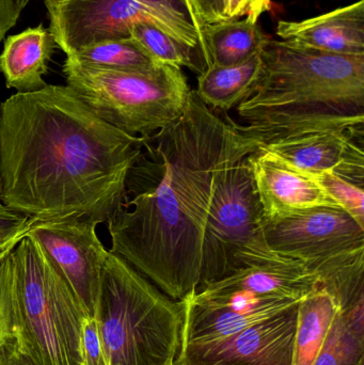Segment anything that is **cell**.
<instances>
[{
  "label": "cell",
  "instance_id": "30bf717a",
  "mask_svg": "<svg viewBox=\"0 0 364 365\" xmlns=\"http://www.w3.org/2000/svg\"><path fill=\"white\" fill-rule=\"evenodd\" d=\"M96 227L98 223L87 217L70 216L34 221L26 233L38 242L85 317H95L100 272L108 253Z\"/></svg>",
  "mask_w": 364,
  "mask_h": 365
},
{
  "label": "cell",
  "instance_id": "8fae6325",
  "mask_svg": "<svg viewBox=\"0 0 364 365\" xmlns=\"http://www.w3.org/2000/svg\"><path fill=\"white\" fill-rule=\"evenodd\" d=\"M298 304L228 338L182 346L175 365H293Z\"/></svg>",
  "mask_w": 364,
  "mask_h": 365
},
{
  "label": "cell",
  "instance_id": "d6a6232c",
  "mask_svg": "<svg viewBox=\"0 0 364 365\" xmlns=\"http://www.w3.org/2000/svg\"><path fill=\"white\" fill-rule=\"evenodd\" d=\"M30 0H19V6H21V10L27 6L28 2Z\"/></svg>",
  "mask_w": 364,
  "mask_h": 365
},
{
  "label": "cell",
  "instance_id": "ba28073f",
  "mask_svg": "<svg viewBox=\"0 0 364 365\" xmlns=\"http://www.w3.org/2000/svg\"><path fill=\"white\" fill-rule=\"evenodd\" d=\"M49 31L66 56L83 47L130 38V28L149 23L196 51L209 64L203 26L190 0H45Z\"/></svg>",
  "mask_w": 364,
  "mask_h": 365
},
{
  "label": "cell",
  "instance_id": "2e32d148",
  "mask_svg": "<svg viewBox=\"0 0 364 365\" xmlns=\"http://www.w3.org/2000/svg\"><path fill=\"white\" fill-rule=\"evenodd\" d=\"M56 46L51 31L43 25L8 36L0 53V73L6 88L28 93L46 87L43 76L48 71Z\"/></svg>",
  "mask_w": 364,
  "mask_h": 365
},
{
  "label": "cell",
  "instance_id": "8992f818",
  "mask_svg": "<svg viewBox=\"0 0 364 365\" xmlns=\"http://www.w3.org/2000/svg\"><path fill=\"white\" fill-rule=\"evenodd\" d=\"M265 244L320 277L343 310L364 295V227L339 206H316L263 218Z\"/></svg>",
  "mask_w": 364,
  "mask_h": 365
},
{
  "label": "cell",
  "instance_id": "7402d4cb",
  "mask_svg": "<svg viewBox=\"0 0 364 365\" xmlns=\"http://www.w3.org/2000/svg\"><path fill=\"white\" fill-rule=\"evenodd\" d=\"M312 365H364V338L357 336L337 313Z\"/></svg>",
  "mask_w": 364,
  "mask_h": 365
},
{
  "label": "cell",
  "instance_id": "ffe728a7",
  "mask_svg": "<svg viewBox=\"0 0 364 365\" xmlns=\"http://www.w3.org/2000/svg\"><path fill=\"white\" fill-rule=\"evenodd\" d=\"M66 60L89 68L117 71H147L160 66L132 38L109 40L88 45Z\"/></svg>",
  "mask_w": 364,
  "mask_h": 365
},
{
  "label": "cell",
  "instance_id": "9a60e30c",
  "mask_svg": "<svg viewBox=\"0 0 364 365\" xmlns=\"http://www.w3.org/2000/svg\"><path fill=\"white\" fill-rule=\"evenodd\" d=\"M207 287L301 300L320 287V277L303 262L267 248L234 274Z\"/></svg>",
  "mask_w": 364,
  "mask_h": 365
},
{
  "label": "cell",
  "instance_id": "f546056e",
  "mask_svg": "<svg viewBox=\"0 0 364 365\" xmlns=\"http://www.w3.org/2000/svg\"><path fill=\"white\" fill-rule=\"evenodd\" d=\"M344 321L348 327L360 338H364V297L341 311Z\"/></svg>",
  "mask_w": 364,
  "mask_h": 365
},
{
  "label": "cell",
  "instance_id": "52a82bcc",
  "mask_svg": "<svg viewBox=\"0 0 364 365\" xmlns=\"http://www.w3.org/2000/svg\"><path fill=\"white\" fill-rule=\"evenodd\" d=\"M64 76L85 105L107 123L145 137L175 121L190 88L182 68L160 64L147 71L89 68L66 60Z\"/></svg>",
  "mask_w": 364,
  "mask_h": 365
},
{
  "label": "cell",
  "instance_id": "277c9868",
  "mask_svg": "<svg viewBox=\"0 0 364 365\" xmlns=\"http://www.w3.org/2000/svg\"><path fill=\"white\" fill-rule=\"evenodd\" d=\"M95 317L107 365H175L183 307L108 251Z\"/></svg>",
  "mask_w": 364,
  "mask_h": 365
},
{
  "label": "cell",
  "instance_id": "7c38bea8",
  "mask_svg": "<svg viewBox=\"0 0 364 365\" xmlns=\"http://www.w3.org/2000/svg\"><path fill=\"white\" fill-rule=\"evenodd\" d=\"M363 139L364 128H312L271 139L259 147L311 175L333 171L363 185Z\"/></svg>",
  "mask_w": 364,
  "mask_h": 365
},
{
  "label": "cell",
  "instance_id": "5bb4252c",
  "mask_svg": "<svg viewBox=\"0 0 364 365\" xmlns=\"http://www.w3.org/2000/svg\"><path fill=\"white\" fill-rule=\"evenodd\" d=\"M276 34L292 46L343 56H364V0L303 19L279 21Z\"/></svg>",
  "mask_w": 364,
  "mask_h": 365
},
{
  "label": "cell",
  "instance_id": "d4e9b609",
  "mask_svg": "<svg viewBox=\"0 0 364 365\" xmlns=\"http://www.w3.org/2000/svg\"><path fill=\"white\" fill-rule=\"evenodd\" d=\"M33 222V219L6 207L0 201V253L11 252Z\"/></svg>",
  "mask_w": 364,
  "mask_h": 365
},
{
  "label": "cell",
  "instance_id": "603a6c76",
  "mask_svg": "<svg viewBox=\"0 0 364 365\" xmlns=\"http://www.w3.org/2000/svg\"><path fill=\"white\" fill-rule=\"evenodd\" d=\"M312 177L339 207L345 210L361 227H364L363 185L345 179L333 171L313 173Z\"/></svg>",
  "mask_w": 364,
  "mask_h": 365
},
{
  "label": "cell",
  "instance_id": "ac0fdd59",
  "mask_svg": "<svg viewBox=\"0 0 364 365\" xmlns=\"http://www.w3.org/2000/svg\"><path fill=\"white\" fill-rule=\"evenodd\" d=\"M341 311L335 298L318 287L303 297L297 310L293 365H312L337 313Z\"/></svg>",
  "mask_w": 364,
  "mask_h": 365
},
{
  "label": "cell",
  "instance_id": "4fadbf2b",
  "mask_svg": "<svg viewBox=\"0 0 364 365\" xmlns=\"http://www.w3.org/2000/svg\"><path fill=\"white\" fill-rule=\"evenodd\" d=\"M263 218H274L316 206H338L310 173L259 147L248 156Z\"/></svg>",
  "mask_w": 364,
  "mask_h": 365
},
{
  "label": "cell",
  "instance_id": "9c48e42d",
  "mask_svg": "<svg viewBox=\"0 0 364 365\" xmlns=\"http://www.w3.org/2000/svg\"><path fill=\"white\" fill-rule=\"evenodd\" d=\"M258 148L241 152L220 171L205 230L199 292L234 274L267 248L262 205L248 160Z\"/></svg>",
  "mask_w": 364,
  "mask_h": 365
},
{
  "label": "cell",
  "instance_id": "4dcf8cb0",
  "mask_svg": "<svg viewBox=\"0 0 364 365\" xmlns=\"http://www.w3.org/2000/svg\"><path fill=\"white\" fill-rule=\"evenodd\" d=\"M0 365H32L21 355L13 343L11 342L4 351L0 353Z\"/></svg>",
  "mask_w": 364,
  "mask_h": 365
},
{
  "label": "cell",
  "instance_id": "d6986e66",
  "mask_svg": "<svg viewBox=\"0 0 364 365\" xmlns=\"http://www.w3.org/2000/svg\"><path fill=\"white\" fill-rule=\"evenodd\" d=\"M209 64L235 66L260 53L269 36L256 21L245 19L220 21L203 26Z\"/></svg>",
  "mask_w": 364,
  "mask_h": 365
},
{
  "label": "cell",
  "instance_id": "6da1fadb",
  "mask_svg": "<svg viewBox=\"0 0 364 365\" xmlns=\"http://www.w3.org/2000/svg\"><path fill=\"white\" fill-rule=\"evenodd\" d=\"M259 145L194 90L166 128L142 137L121 203L107 221L111 252L175 302L198 293L203 242L224 165Z\"/></svg>",
  "mask_w": 364,
  "mask_h": 365
},
{
  "label": "cell",
  "instance_id": "3957f363",
  "mask_svg": "<svg viewBox=\"0 0 364 365\" xmlns=\"http://www.w3.org/2000/svg\"><path fill=\"white\" fill-rule=\"evenodd\" d=\"M262 73L237 106L239 132L258 145L297 130L364 128V56L292 46L267 38Z\"/></svg>",
  "mask_w": 364,
  "mask_h": 365
},
{
  "label": "cell",
  "instance_id": "1f68e13d",
  "mask_svg": "<svg viewBox=\"0 0 364 365\" xmlns=\"http://www.w3.org/2000/svg\"><path fill=\"white\" fill-rule=\"evenodd\" d=\"M271 0H258V16L260 17L263 13L271 10Z\"/></svg>",
  "mask_w": 364,
  "mask_h": 365
},
{
  "label": "cell",
  "instance_id": "83f0119b",
  "mask_svg": "<svg viewBox=\"0 0 364 365\" xmlns=\"http://www.w3.org/2000/svg\"><path fill=\"white\" fill-rule=\"evenodd\" d=\"M247 16L258 23V0H227V21Z\"/></svg>",
  "mask_w": 364,
  "mask_h": 365
},
{
  "label": "cell",
  "instance_id": "e0dca14e",
  "mask_svg": "<svg viewBox=\"0 0 364 365\" xmlns=\"http://www.w3.org/2000/svg\"><path fill=\"white\" fill-rule=\"evenodd\" d=\"M261 73L260 53L235 66L209 64L199 74L198 87L194 91L209 108L228 111L249 96Z\"/></svg>",
  "mask_w": 364,
  "mask_h": 365
},
{
  "label": "cell",
  "instance_id": "484cf974",
  "mask_svg": "<svg viewBox=\"0 0 364 365\" xmlns=\"http://www.w3.org/2000/svg\"><path fill=\"white\" fill-rule=\"evenodd\" d=\"M80 365H107L95 317H85L81 324Z\"/></svg>",
  "mask_w": 364,
  "mask_h": 365
},
{
  "label": "cell",
  "instance_id": "cb8c5ba5",
  "mask_svg": "<svg viewBox=\"0 0 364 365\" xmlns=\"http://www.w3.org/2000/svg\"><path fill=\"white\" fill-rule=\"evenodd\" d=\"M15 336L14 287L11 252L0 253V353Z\"/></svg>",
  "mask_w": 364,
  "mask_h": 365
},
{
  "label": "cell",
  "instance_id": "f1b7e54d",
  "mask_svg": "<svg viewBox=\"0 0 364 365\" xmlns=\"http://www.w3.org/2000/svg\"><path fill=\"white\" fill-rule=\"evenodd\" d=\"M21 13L19 0H0V42L9 30L16 25Z\"/></svg>",
  "mask_w": 364,
  "mask_h": 365
},
{
  "label": "cell",
  "instance_id": "7a4b0ae2",
  "mask_svg": "<svg viewBox=\"0 0 364 365\" xmlns=\"http://www.w3.org/2000/svg\"><path fill=\"white\" fill-rule=\"evenodd\" d=\"M141 140L98 118L68 86L17 92L0 104V201L34 221L107 222Z\"/></svg>",
  "mask_w": 364,
  "mask_h": 365
},
{
  "label": "cell",
  "instance_id": "44dd1931",
  "mask_svg": "<svg viewBox=\"0 0 364 365\" xmlns=\"http://www.w3.org/2000/svg\"><path fill=\"white\" fill-rule=\"evenodd\" d=\"M132 38L145 53L160 64L187 68L200 74L205 66L196 51L173 38L160 28L149 23H138L130 28Z\"/></svg>",
  "mask_w": 364,
  "mask_h": 365
},
{
  "label": "cell",
  "instance_id": "4316f807",
  "mask_svg": "<svg viewBox=\"0 0 364 365\" xmlns=\"http://www.w3.org/2000/svg\"><path fill=\"white\" fill-rule=\"evenodd\" d=\"M202 26L227 21V0H190Z\"/></svg>",
  "mask_w": 364,
  "mask_h": 365
},
{
  "label": "cell",
  "instance_id": "5b68a950",
  "mask_svg": "<svg viewBox=\"0 0 364 365\" xmlns=\"http://www.w3.org/2000/svg\"><path fill=\"white\" fill-rule=\"evenodd\" d=\"M14 287L13 345L32 365H80L85 315L36 240L11 251Z\"/></svg>",
  "mask_w": 364,
  "mask_h": 365
}]
</instances>
